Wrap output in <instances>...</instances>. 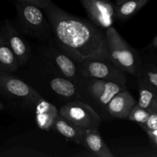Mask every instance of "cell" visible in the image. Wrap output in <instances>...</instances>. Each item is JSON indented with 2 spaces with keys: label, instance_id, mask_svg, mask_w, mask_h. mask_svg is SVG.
<instances>
[{
  "label": "cell",
  "instance_id": "1",
  "mask_svg": "<svg viewBox=\"0 0 157 157\" xmlns=\"http://www.w3.org/2000/svg\"><path fill=\"white\" fill-rule=\"evenodd\" d=\"M43 11L53 32L51 43L77 64L88 59L111 62L105 31L92 21L68 13L52 1Z\"/></svg>",
  "mask_w": 157,
  "mask_h": 157
},
{
  "label": "cell",
  "instance_id": "2",
  "mask_svg": "<svg viewBox=\"0 0 157 157\" xmlns=\"http://www.w3.org/2000/svg\"><path fill=\"white\" fill-rule=\"evenodd\" d=\"M21 67L24 68L23 71L25 75L30 77L31 80L25 81L26 83L29 85L32 83L36 84L34 89L40 84L42 85L37 88L36 91L40 89L42 91L40 95L43 98L48 91L46 97L54 98V101H60L62 104L71 101L81 100L78 84L60 75L38 55H34L32 52L30 60Z\"/></svg>",
  "mask_w": 157,
  "mask_h": 157
},
{
  "label": "cell",
  "instance_id": "3",
  "mask_svg": "<svg viewBox=\"0 0 157 157\" xmlns=\"http://www.w3.org/2000/svg\"><path fill=\"white\" fill-rule=\"evenodd\" d=\"M15 6L16 15L12 23L23 37L40 43L53 41L52 26L42 9L24 2H15Z\"/></svg>",
  "mask_w": 157,
  "mask_h": 157
},
{
  "label": "cell",
  "instance_id": "4",
  "mask_svg": "<svg viewBox=\"0 0 157 157\" xmlns=\"http://www.w3.org/2000/svg\"><path fill=\"white\" fill-rule=\"evenodd\" d=\"M80 101L90 105L104 120H110L107 107L111 98L118 92L127 89L124 84L93 78L83 77L78 84Z\"/></svg>",
  "mask_w": 157,
  "mask_h": 157
},
{
  "label": "cell",
  "instance_id": "5",
  "mask_svg": "<svg viewBox=\"0 0 157 157\" xmlns=\"http://www.w3.org/2000/svg\"><path fill=\"white\" fill-rule=\"evenodd\" d=\"M105 35L109 57L112 64L127 75L136 76L142 64L139 53L113 26L106 29Z\"/></svg>",
  "mask_w": 157,
  "mask_h": 157
},
{
  "label": "cell",
  "instance_id": "6",
  "mask_svg": "<svg viewBox=\"0 0 157 157\" xmlns=\"http://www.w3.org/2000/svg\"><path fill=\"white\" fill-rule=\"evenodd\" d=\"M37 55L60 75L78 85L84 77L78 69V64L52 43L39 44L37 48Z\"/></svg>",
  "mask_w": 157,
  "mask_h": 157
},
{
  "label": "cell",
  "instance_id": "7",
  "mask_svg": "<svg viewBox=\"0 0 157 157\" xmlns=\"http://www.w3.org/2000/svg\"><path fill=\"white\" fill-rule=\"evenodd\" d=\"M0 94L6 98L20 101L23 106L35 110L42 97L21 78L11 73L0 71Z\"/></svg>",
  "mask_w": 157,
  "mask_h": 157
},
{
  "label": "cell",
  "instance_id": "8",
  "mask_svg": "<svg viewBox=\"0 0 157 157\" xmlns=\"http://www.w3.org/2000/svg\"><path fill=\"white\" fill-rule=\"evenodd\" d=\"M60 115L86 130H99L103 119L87 104L75 100L62 104L58 109Z\"/></svg>",
  "mask_w": 157,
  "mask_h": 157
},
{
  "label": "cell",
  "instance_id": "9",
  "mask_svg": "<svg viewBox=\"0 0 157 157\" xmlns=\"http://www.w3.org/2000/svg\"><path fill=\"white\" fill-rule=\"evenodd\" d=\"M81 75L86 78H93L117 84L126 85L128 81L127 75L111 62L103 60L88 59L78 63Z\"/></svg>",
  "mask_w": 157,
  "mask_h": 157
},
{
  "label": "cell",
  "instance_id": "10",
  "mask_svg": "<svg viewBox=\"0 0 157 157\" xmlns=\"http://www.w3.org/2000/svg\"><path fill=\"white\" fill-rule=\"evenodd\" d=\"M0 34L16 58L18 67L25 65L32 55L29 40L17 31L12 21L6 19L0 25Z\"/></svg>",
  "mask_w": 157,
  "mask_h": 157
},
{
  "label": "cell",
  "instance_id": "11",
  "mask_svg": "<svg viewBox=\"0 0 157 157\" xmlns=\"http://www.w3.org/2000/svg\"><path fill=\"white\" fill-rule=\"evenodd\" d=\"M90 21L105 31L113 26L115 20V4L110 0H78Z\"/></svg>",
  "mask_w": 157,
  "mask_h": 157
},
{
  "label": "cell",
  "instance_id": "12",
  "mask_svg": "<svg viewBox=\"0 0 157 157\" xmlns=\"http://www.w3.org/2000/svg\"><path fill=\"white\" fill-rule=\"evenodd\" d=\"M136 101L127 89L118 92L114 95L107 107V113L111 118L127 119L131 109Z\"/></svg>",
  "mask_w": 157,
  "mask_h": 157
},
{
  "label": "cell",
  "instance_id": "13",
  "mask_svg": "<svg viewBox=\"0 0 157 157\" xmlns=\"http://www.w3.org/2000/svg\"><path fill=\"white\" fill-rule=\"evenodd\" d=\"M34 111L37 126L40 129L49 130L53 128L55 120L59 114L56 106L42 98L35 105Z\"/></svg>",
  "mask_w": 157,
  "mask_h": 157
},
{
  "label": "cell",
  "instance_id": "14",
  "mask_svg": "<svg viewBox=\"0 0 157 157\" xmlns=\"http://www.w3.org/2000/svg\"><path fill=\"white\" fill-rule=\"evenodd\" d=\"M53 128L63 136L78 145H81L86 133V129L76 125L60 114L55 120Z\"/></svg>",
  "mask_w": 157,
  "mask_h": 157
},
{
  "label": "cell",
  "instance_id": "15",
  "mask_svg": "<svg viewBox=\"0 0 157 157\" xmlns=\"http://www.w3.org/2000/svg\"><path fill=\"white\" fill-rule=\"evenodd\" d=\"M81 146L98 157H114L111 150L102 139L99 130H86Z\"/></svg>",
  "mask_w": 157,
  "mask_h": 157
},
{
  "label": "cell",
  "instance_id": "16",
  "mask_svg": "<svg viewBox=\"0 0 157 157\" xmlns=\"http://www.w3.org/2000/svg\"><path fill=\"white\" fill-rule=\"evenodd\" d=\"M135 77L137 80L138 85H142L157 92V67L156 65L142 61Z\"/></svg>",
  "mask_w": 157,
  "mask_h": 157
},
{
  "label": "cell",
  "instance_id": "17",
  "mask_svg": "<svg viewBox=\"0 0 157 157\" xmlns=\"http://www.w3.org/2000/svg\"><path fill=\"white\" fill-rule=\"evenodd\" d=\"M18 68L15 55L0 34V71L13 74Z\"/></svg>",
  "mask_w": 157,
  "mask_h": 157
},
{
  "label": "cell",
  "instance_id": "18",
  "mask_svg": "<svg viewBox=\"0 0 157 157\" xmlns=\"http://www.w3.org/2000/svg\"><path fill=\"white\" fill-rule=\"evenodd\" d=\"M150 0H126L115 4V19L127 20L136 15Z\"/></svg>",
  "mask_w": 157,
  "mask_h": 157
},
{
  "label": "cell",
  "instance_id": "19",
  "mask_svg": "<svg viewBox=\"0 0 157 157\" xmlns=\"http://www.w3.org/2000/svg\"><path fill=\"white\" fill-rule=\"evenodd\" d=\"M140 98L136 104L150 113L157 111V92L139 85Z\"/></svg>",
  "mask_w": 157,
  "mask_h": 157
},
{
  "label": "cell",
  "instance_id": "20",
  "mask_svg": "<svg viewBox=\"0 0 157 157\" xmlns=\"http://www.w3.org/2000/svg\"><path fill=\"white\" fill-rule=\"evenodd\" d=\"M0 156H33V157H44L48 156L46 153H41L37 150H32L30 148H19V147H15V148L10 149V150H5L2 153H0Z\"/></svg>",
  "mask_w": 157,
  "mask_h": 157
},
{
  "label": "cell",
  "instance_id": "21",
  "mask_svg": "<svg viewBox=\"0 0 157 157\" xmlns=\"http://www.w3.org/2000/svg\"><path fill=\"white\" fill-rule=\"evenodd\" d=\"M150 114V113L148 110L136 104V105L130 110L127 120L137 123L138 124H144L148 120Z\"/></svg>",
  "mask_w": 157,
  "mask_h": 157
},
{
  "label": "cell",
  "instance_id": "22",
  "mask_svg": "<svg viewBox=\"0 0 157 157\" xmlns=\"http://www.w3.org/2000/svg\"><path fill=\"white\" fill-rule=\"evenodd\" d=\"M139 125L145 131L146 130H156V129H157V111L150 113L148 120L144 124H139Z\"/></svg>",
  "mask_w": 157,
  "mask_h": 157
},
{
  "label": "cell",
  "instance_id": "23",
  "mask_svg": "<svg viewBox=\"0 0 157 157\" xmlns=\"http://www.w3.org/2000/svg\"><path fill=\"white\" fill-rule=\"evenodd\" d=\"M15 2H24V3H29V4L34 5L38 7L41 8V9H44V8L47 7L52 0H13Z\"/></svg>",
  "mask_w": 157,
  "mask_h": 157
},
{
  "label": "cell",
  "instance_id": "24",
  "mask_svg": "<svg viewBox=\"0 0 157 157\" xmlns=\"http://www.w3.org/2000/svg\"><path fill=\"white\" fill-rule=\"evenodd\" d=\"M146 133H147V136H148L149 139L150 140L153 145L157 149V129L146 130Z\"/></svg>",
  "mask_w": 157,
  "mask_h": 157
},
{
  "label": "cell",
  "instance_id": "25",
  "mask_svg": "<svg viewBox=\"0 0 157 157\" xmlns=\"http://www.w3.org/2000/svg\"><path fill=\"white\" fill-rule=\"evenodd\" d=\"M152 44H153V47L157 48V35L156 36V38L153 40V41H152Z\"/></svg>",
  "mask_w": 157,
  "mask_h": 157
},
{
  "label": "cell",
  "instance_id": "26",
  "mask_svg": "<svg viewBox=\"0 0 157 157\" xmlns=\"http://www.w3.org/2000/svg\"><path fill=\"white\" fill-rule=\"evenodd\" d=\"M124 1H126V0H115V4L119 5V4H121V3L124 2Z\"/></svg>",
  "mask_w": 157,
  "mask_h": 157
},
{
  "label": "cell",
  "instance_id": "27",
  "mask_svg": "<svg viewBox=\"0 0 157 157\" xmlns=\"http://www.w3.org/2000/svg\"><path fill=\"white\" fill-rule=\"evenodd\" d=\"M3 110V105L0 103V110Z\"/></svg>",
  "mask_w": 157,
  "mask_h": 157
}]
</instances>
